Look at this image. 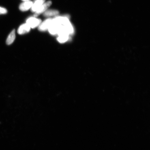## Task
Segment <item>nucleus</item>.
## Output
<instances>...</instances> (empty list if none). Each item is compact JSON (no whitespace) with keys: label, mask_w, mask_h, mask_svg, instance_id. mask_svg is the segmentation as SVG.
I'll use <instances>...</instances> for the list:
<instances>
[{"label":"nucleus","mask_w":150,"mask_h":150,"mask_svg":"<svg viewBox=\"0 0 150 150\" xmlns=\"http://www.w3.org/2000/svg\"><path fill=\"white\" fill-rule=\"evenodd\" d=\"M59 11L55 9L47 10L44 13V16L47 17L52 16H56L59 14Z\"/></svg>","instance_id":"nucleus-8"},{"label":"nucleus","mask_w":150,"mask_h":150,"mask_svg":"<svg viewBox=\"0 0 150 150\" xmlns=\"http://www.w3.org/2000/svg\"><path fill=\"white\" fill-rule=\"evenodd\" d=\"M46 0H35L31 8L32 12H35L42 6Z\"/></svg>","instance_id":"nucleus-7"},{"label":"nucleus","mask_w":150,"mask_h":150,"mask_svg":"<svg viewBox=\"0 0 150 150\" xmlns=\"http://www.w3.org/2000/svg\"><path fill=\"white\" fill-rule=\"evenodd\" d=\"M7 12V9L3 7H0V14H6Z\"/></svg>","instance_id":"nucleus-11"},{"label":"nucleus","mask_w":150,"mask_h":150,"mask_svg":"<svg viewBox=\"0 0 150 150\" xmlns=\"http://www.w3.org/2000/svg\"><path fill=\"white\" fill-rule=\"evenodd\" d=\"M52 19L49 18L42 22L39 26L38 29L41 31H46L48 30L52 23Z\"/></svg>","instance_id":"nucleus-3"},{"label":"nucleus","mask_w":150,"mask_h":150,"mask_svg":"<svg viewBox=\"0 0 150 150\" xmlns=\"http://www.w3.org/2000/svg\"><path fill=\"white\" fill-rule=\"evenodd\" d=\"M16 38V31L15 30H13L11 32L8 37L7 39L6 43L8 45H10L12 44Z\"/></svg>","instance_id":"nucleus-9"},{"label":"nucleus","mask_w":150,"mask_h":150,"mask_svg":"<svg viewBox=\"0 0 150 150\" xmlns=\"http://www.w3.org/2000/svg\"><path fill=\"white\" fill-rule=\"evenodd\" d=\"M61 26V25L54 23L52 21L51 25L48 28V31L50 34L52 35H57Z\"/></svg>","instance_id":"nucleus-4"},{"label":"nucleus","mask_w":150,"mask_h":150,"mask_svg":"<svg viewBox=\"0 0 150 150\" xmlns=\"http://www.w3.org/2000/svg\"><path fill=\"white\" fill-rule=\"evenodd\" d=\"M22 1H29L30 0H22Z\"/></svg>","instance_id":"nucleus-12"},{"label":"nucleus","mask_w":150,"mask_h":150,"mask_svg":"<svg viewBox=\"0 0 150 150\" xmlns=\"http://www.w3.org/2000/svg\"><path fill=\"white\" fill-rule=\"evenodd\" d=\"M26 22V23H27L30 27L35 28L40 25L42 23V20L40 19L34 17L28 18Z\"/></svg>","instance_id":"nucleus-2"},{"label":"nucleus","mask_w":150,"mask_h":150,"mask_svg":"<svg viewBox=\"0 0 150 150\" xmlns=\"http://www.w3.org/2000/svg\"><path fill=\"white\" fill-rule=\"evenodd\" d=\"M33 3L30 1H24L20 5L19 9L22 11H26L30 8H31L32 6Z\"/></svg>","instance_id":"nucleus-5"},{"label":"nucleus","mask_w":150,"mask_h":150,"mask_svg":"<svg viewBox=\"0 0 150 150\" xmlns=\"http://www.w3.org/2000/svg\"><path fill=\"white\" fill-rule=\"evenodd\" d=\"M69 35H59L57 38V40L60 43H64L67 42L69 40Z\"/></svg>","instance_id":"nucleus-10"},{"label":"nucleus","mask_w":150,"mask_h":150,"mask_svg":"<svg viewBox=\"0 0 150 150\" xmlns=\"http://www.w3.org/2000/svg\"><path fill=\"white\" fill-rule=\"evenodd\" d=\"M31 28L27 23L22 24L19 27L18 30V33L20 35H23L24 34L29 33L30 30Z\"/></svg>","instance_id":"nucleus-6"},{"label":"nucleus","mask_w":150,"mask_h":150,"mask_svg":"<svg viewBox=\"0 0 150 150\" xmlns=\"http://www.w3.org/2000/svg\"><path fill=\"white\" fill-rule=\"evenodd\" d=\"M52 4V2L51 1H48L46 2H45L38 9V10L35 12L34 16L35 17H36L42 13H44L46 10H47V9L51 6Z\"/></svg>","instance_id":"nucleus-1"}]
</instances>
